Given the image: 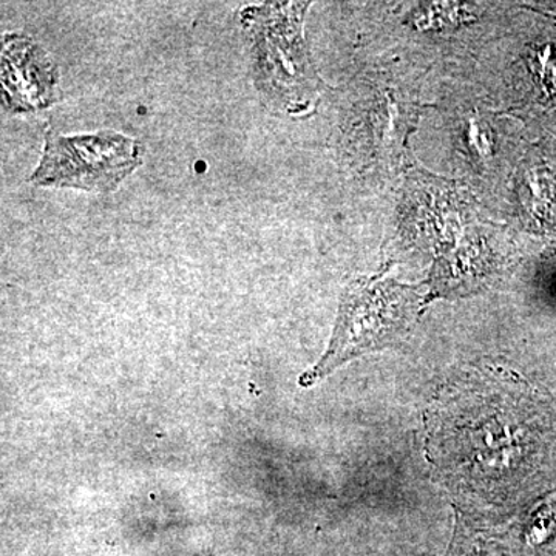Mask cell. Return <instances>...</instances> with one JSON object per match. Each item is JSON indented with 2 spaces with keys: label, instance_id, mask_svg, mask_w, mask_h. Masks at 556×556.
Here are the masks:
<instances>
[{
  "label": "cell",
  "instance_id": "cell-1",
  "mask_svg": "<svg viewBox=\"0 0 556 556\" xmlns=\"http://www.w3.org/2000/svg\"><path fill=\"white\" fill-rule=\"evenodd\" d=\"M409 306L407 288L391 278H365L351 285L343 295L327 354L303 376V386L325 378L351 358L388 345L404 331L412 314Z\"/></svg>",
  "mask_w": 556,
  "mask_h": 556
},
{
  "label": "cell",
  "instance_id": "cell-2",
  "mask_svg": "<svg viewBox=\"0 0 556 556\" xmlns=\"http://www.w3.org/2000/svg\"><path fill=\"white\" fill-rule=\"evenodd\" d=\"M141 161V144L118 131L64 137L50 129L31 182L40 188L108 193L134 174Z\"/></svg>",
  "mask_w": 556,
  "mask_h": 556
},
{
  "label": "cell",
  "instance_id": "cell-3",
  "mask_svg": "<svg viewBox=\"0 0 556 556\" xmlns=\"http://www.w3.org/2000/svg\"><path fill=\"white\" fill-rule=\"evenodd\" d=\"M241 13L254 43L258 84L266 91L302 93L303 84L313 86L306 76V58L299 33L298 17H288L287 10L265 5ZM314 87V86H313Z\"/></svg>",
  "mask_w": 556,
  "mask_h": 556
},
{
  "label": "cell",
  "instance_id": "cell-4",
  "mask_svg": "<svg viewBox=\"0 0 556 556\" xmlns=\"http://www.w3.org/2000/svg\"><path fill=\"white\" fill-rule=\"evenodd\" d=\"M58 72L38 43L20 35L5 38L2 86L5 108L22 113L49 108L54 100Z\"/></svg>",
  "mask_w": 556,
  "mask_h": 556
},
{
  "label": "cell",
  "instance_id": "cell-5",
  "mask_svg": "<svg viewBox=\"0 0 556 556\" xmlns=\"http://www.w3.org/2000/svg\"><path fill=\"white\" fill-rule=\"evenodd\" d=\"M417 110L413 104H402L396 98L387 94L375 104L369 113V129L376 150L387 159L397 156L404 148L409 130L415 129Z\"/></svg>",
  "mask_w": 556,
  "mask_h": 556
}]
</instances>
